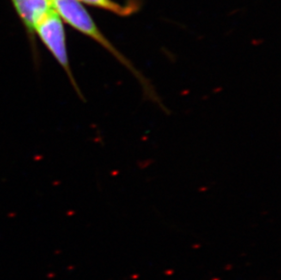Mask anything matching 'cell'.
Masks as SVG:
<instances>
[{
	"label": "cell",
	"instance_id": "cell-3",
	"mask_svg": "<svg viewBox=\"0 0 281 280\" xmlns=\"http://www.w3.org/2000/svg\"><path fill=\"white\" fill-rule=\"evenodd\" d=\"M28 34L34 35L36 25L52 7L49 0H12Z\"/></svg>",
	"mask_w": 281,
	"mask_h": 280
},
{
	"label": "cell",
	"instance_id": "cell-1",
	"mask_svg": "<svg viewBox=\"0 0 281 280\" xmlns=\"http://www.w3.org/2000/svg\"><path fill=\"white\" fill-rule=\"evenodd\" d=\"M52 9L59 15V18L65 21L67 24L71 26L87 37L93 39L98 43L102 47L112 55L122 65H124L128 71L138 81L142 87L143 95L148 101L157 105L165 113L168 112L166 105L163 103L153 84L143 75L132 62L126 57L116 46L111 43L104 34L97 27V24L93 20L90 14L83 7V5L77 0H49Z\"/></svg>",
	"mask_w": 281,
	"mask_h": 280
},
{
	"label": "cell",
	"instance_id": "cell-4",
	"mask_svg": "<svg viewBox=\"0 0 281 280\" xmlns=\"http://www.w3.org/2000/svg\"><path fill=\"white\" fill-rule=\"evenodd\" d=\"M77 1L89 6L98 7L103 10H106L120 17H128L134 14L139 8L137 2L136 1H132L125 5L119 4L114 0H77Z\"/></svg>",
	"mask_w": 281,
	"mask_h": 280
},
{
	"label": "cell",
	"instance_id": "cell-2",
	"mask_svg": "<svg viewBox=\"0 0 281 280\" xmlns=\"http://www.w3.org/2000/svg\"><path fill=\"white\" fill-rule=\"evenodd\" d=\"M35 33L40 37L45 46L64 69L77 96L85 101L84 95L78 87L70 67L66 42V33L62 19L53 9H51L36 25Z\"/></svg>",
	"mask_w": 281,
	"mask_h": 280
}]
</instances>
